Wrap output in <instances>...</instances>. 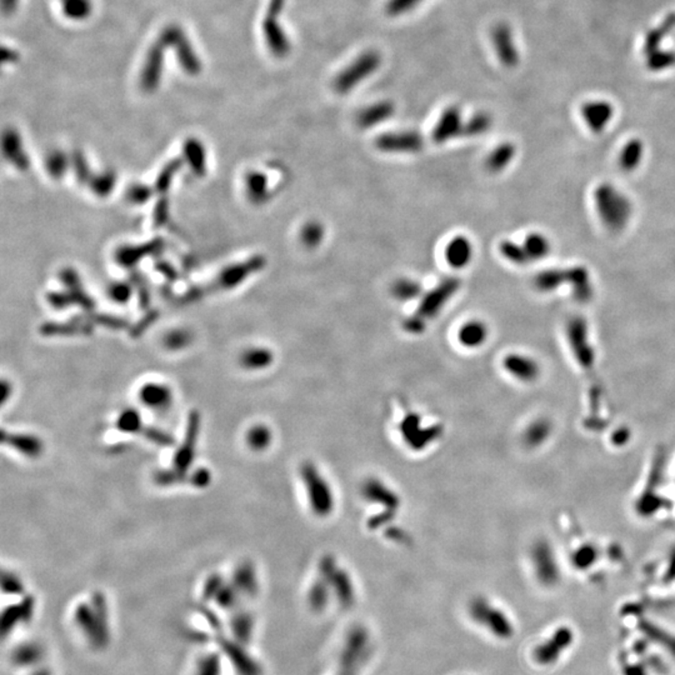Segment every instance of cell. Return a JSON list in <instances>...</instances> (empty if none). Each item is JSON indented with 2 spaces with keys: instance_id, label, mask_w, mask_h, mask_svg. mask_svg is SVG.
<instances>
[{
  "instance_id": "6da1fadb",
  "label": "cell",
  "mask_w": 675,
  "mask_h": 675,
  "mask_svg": "<svg viewBox=\"0 0 675 675\" xmlns=\"http://www.w3.org/2000/svg\"><path fill=\"white\" fill-rule=\"evenodd\" d=\"M593 205L599 222L610 233H622L633 219V200L613 183H599L594 188Z\"/></svg>"
},
{
  "instance_id": "7a4b0ae2",
  "label": "cell",
  "mask_w": 675,
  "mask_h": 675,
  "mask_svg": "<svg viewBox=\"0 0 675 675\" xmlns=\"http://www.w3.org/2000/svg\"><path fill=\"white\" fill-rule=\"evenodd\" d=\"M74 620L94 649H104L110 642L109 612L104 594L94 593L90 603L75 608Z\"/></svg>"
},
{
  "instance_id": "3957f363",
  "label": "cell",
  "mask_w": 675,
  "mask_h": 675,
  "mask_svg": "<svg viewBox=\"0 0 675 675\" xmlns=\"http://www.w3.org/2000/svg\"><path fill=\"white\" fill-rule=\"evenodd\" d=\"M299 474L313 514L327 518L335 508V495L329 480L314 462L303 463Z\"/></svg>"
},
{
  "instance_id": "277c9868",
  "label": "cell",
  "mask_w": 675,
  "mask_h": 675,
  "mask_svg": "<svg viewBox=\"0 0 675 675\" xmlns=\"http://www.w3.org/2000/svg\"><path fill=\"white\" fill-rule=\"evenodd\" d=\"M380 64L382 55L377 50L362 53L335 77L333 84L335 92L340 95L350 93L357 85L373 75L378 70Z\"/></svg>"
},
{
  "instance_id": "5b68a950",
  "label": "cell",
  "mask_w": 675,
  "mask_h": 675,
  "mask_svg": "<svg viewBox=\"0 0 675 675\" xmlns=\"http://www.w3.org/2000/svg\"><path fill=\"white\" fill-rule=\"evenodd\" d=\"M399 433L403 442L411 450L421 452L442 436L443 426L439 424L424 426L421 416L411 411L400 421Z\"/></svg>"
},
{
  "instance_id": "8992f818",
  "label": "cell",
  "mask_w": 675,
  "mask_h": 675,
  "mask_svg": "<svg viewBox=\"0 0 675 675\" xmlns=\"http://www.w3.org/2000/svg\"><path fill=\"white\" fill-rule=\"evenodd\" d=\"M159 38L166 43V47L174 48L178 62L185 73L189 75H198L202 72V62L198 57L192 42L189 40L185 31H183L180 26L176 24L166 26Z\"/></svg>"
},
{
  "instance_id": "52a82bcc",
  "label": "cell",
  "mask_w": 675,
  "mask_h": 675,
  "mask_svg": "<svg viewBox=\"0 0 675 675\" xmlns=\"http://www.w3.org/2000/svg\"><path fill=\"white\" fill-rule=\"evenodd\" d=\"M319 577L328 583L329 588L337 595L343 605H352L355 598V590L352 578L348 571L338 564L337 558L332 554L323 556L319 561Z\"/></svg>"
},
{
  "instance_id": "ba28073f",
  "label": "cell",
  "mask_w": 675,
  "mask_h": 675,
  "mask_svg": "<svg viewBox=\"0 0 675 675\" xmlns=\"http://www.w3.org/2000/svg\"><path fill=\"white\" fill-rule=\"evenodd\" d=\"M566 339L578 363L584 369H592L595 360L592 342L589 339V327L580 315L571 317L566 325Z\"/></svg>"
},
{
  "instance_id": "9c48e42d",
  "label": "cell",
  "mask_w": 675,
  "mask_h": 675,
  "mask_svg": "<svg viewBox=\"0 0 675 675\" xmlns=\"http://www.w3.org/2000/svg\"><path fill=\"white\" fill-rule=\"evenodd\" d=\"M462 286V281L457 276L444 278L438 286L421 298V304L418 307L416 314L423 318L424 320H431L442 312L448 301L457 294Z\"/></svg>"
},
{
  "instance_id": "30bf717a",
  "label": "cell",
  "mask_w": 675,
  "mask_h": 675,
  "mask_svg": "<svg viewBox=\"0 0 675 675\" xmlns=\"http://www.w3.org/2000/svg\"><path fill=\"white\" fill-rule=\"evenodd\" d=\"M424 136L416 130H401L377 136L375 146L390 154H416L424 148Z\"/></svg>"
},
{
  "instance_id": "8fae6325",
  "label": "cell",
  "mask_w": 675,
  "mask_h": 675,
  "mask_svg": "<svg viewBox=\"0 0 675 675\" xmlns=\"http://www.w3.org/2000/svg\"><path fill=\"white\" fill-rule=\"evenodd\" d=\"M219 648L224 657L232 663L238 675H260L261 668L258 662L245 650L244 644L234 638L218 637Z\"/></svg>"
},
{
  "instance_id": "7c38bea8",
  "label": "cell",
  "mask_w": 675,
  "mask_h": 675,
  "mask_svg": "<svg viewBox=\"0 0 675 675\" xmlns=\"http://www.w3.org/2000/svg\"><path fill=\"white\" fill-rule=\"evenodd\" d=\"M166 43L158 38L156 42L151 44L146 52V60L141 68V85L146 92H154L161 83L163 68H164V57H166Z\"/></svg>"
},
{
  "instance_id": "4fadbf2b",
  "label": "cell",
  "mask_w": 675,
  "mask_h": 675,
  "mask_svg": "<svg viewBox=\"0 0 675 675\" xmlns=\"http://www.w3.org/2000/svg\"><path fill=\"white\" fill-rule=\"evenodd\" d=\"M362 495L369 503L382 507V509L395 513L401 507L399 494L382 479L368 478L362 484Z\"/></svg>"
},
{
  "instance_id": "5bb4252c",
  "label": "cell",
  "mask_w": 675,
  "mask_h": 675,
  "mask_svg": "<svg viewBox=\"0 0 675 675\" xmlns=\"http://www.w3.org/2000/svg\"><path fill=\"white\" fill-rule=\"evenodd\" d=\"M492 42L499 62L504 67L514 68L519 63V53L515 45L514 34L507 23H498L492 31Z\"/></svg>"
},
{
  "instance_id": "9a60e30c",
  "label": "cell",
  "mask_w": 675,
  "mask_h": 675,
  "mask_svg": "<svg viewBox=\"0 0 675 675\" xmlns=\"http://www.w3.org/2000/svg\"><path fill=\"white\" fill-rule=\"evenodd\" d=\"M200 414L198 411H192L188 416L187 431L184 436V443L179 448L174 457V468L182 472H187L192 467L193 460L195 457L197 439L200 431Z\"/></svg>"
},
{
  "instance_id": "2e32d148",
  "label": "cell",
  "mask_w": 675,
  "mask_h": 675,
  "mask_svg": "<svg viewBox=\"0 0 675 675\" xmlns=\"http://www.w3.org/2000/svg\"><path fill=\"white\" fill-rule=\"evenodd\" d=\"M281 16L266 13L263 21V37L269 52L276 58H284L291 52V45L284 28L278 18Z\"/></svg>"
},
{
  "instance_id": "e0dca14e",
  "label": "cell",
  "mask_w": 675,
  "mask_h": 675,
  "mask_svg": "<svg viewBox=\"0 0 675 675\" xmlns=\"http://www.w3.org/2000/svg\"><path fill=\"white\" fill-rule=\"evenodd\" d=\"M615 109L607 100H593L582 107L584 123L594 134H602L613 120Z\"/></svg>"
},
{
  "instance_id": "ac0fdd59",
  "label": "cell",
  "mask_w": 675,
  "mask_h": 675,
  "mask_svg": "<svg viewBox=\"0 0 675 675\" xmlns=\"http://www.w3.org/2000/svg\"><path fill=\"white\" fill-rule=\"evenodd\" d=\"M463 125L462 110L455 105L448 107L433 129V141L436 144H444L454 138L462 136Z\"/></svg>"
},
{
  "instance_id": "d6986e66",
  "label": "cell",
  "mask_w": 675,
  "mask_h": 675,
  "mask_svg": "<svg viewBox=\"0 0 675 675\" xmlns=\"http://www.w3.org/2000/svg\"><path fill=\"white\" fill-rule=\"evenodd\" d=\"M36 610V600L31 595L23 598V600L18 604H13L4 608L1 613V637L6 638L19 624H26L31 622Z\"/></svg>"
},
{
  "instance_id": "ffe728a7",
  "label": "cell",
  "mask_w": 675,
  "mask_h": 675,
  "mask_svg": "<svg viewBox=\"0 0 675 675\" xmlns=\"http://www.w3.org/2000/svg\"><path fill=\"white\" fill-rule=\"evenodd\" d=\"M503 367L507 373L523 383H531L538 379L540 374L538 362L525 354L512 353L505 355Z\"/></svg>"
},
{
  "instance_id": "44dd1931",
  "label": "cell",
  "mask_w": 675,
  "mask_h": 675,
  "mask_svg": "<svg viewBox=\"0 0 675 675\" xmlns=\"http://www.w3.org/2000/svg\"><path fill=\"white\" fill-rule=\"evenodd\" d=\"M568 273V284L571 286V294L576 301L579 303H588L592 301L594 296V283H593L592 273L584 265H573L566 268Z\"/></svg>"
},
{
  "instance_id": "7402d4cb",
  "label": "cell",
  "mask_w": 675,
  "mask_h": 675,
  "mask_svg": "<svg viewBox=\"0 0 675 675\" xmlns=\"http://www.w3.org/2000/svg\"><path fill=\"white\" fill-rule=\"evenodd\" d=\"M645 156L644 141L639 138H632L624 144L622 151H619L618 163L619 169L623 173L630 174L643 164Z\"/></svg>"
},
{
  "instance_id": "603a6c76",
  "label": "cell",
  "mask_w": 675,
  "mask_h": 675,
  "mask_svg": "<svg viewBox=\"0 0 675 675\" xmlns=\"http://www.w3.org/2000/svg\"><path fill=\"white\" fill-rule=\"evenodd\" d=\"M474 254L472 242L464 235L454 237L446 248V259L454 269H463L470 264Z\"/></svg>"
},
{
  "instance_id": "cb8c5ba5",
  "label": "cell",
  "mask_w": 675,
  "mask_h": 675,
  "mask_svg": "<svg viewBox=\"0 0 675 675\" xmlns=\"http://www.w3.org/2000/svg\"><path fill=\"white\" fill-rule=\"evenodd\" d=\"M394 113V104L389 100H382L360 110L357 115V124L363 129L373 128L387 122Z\"/></svg>"
},
{
  "instance_id": "d4e9b609",
  "label": "cell",
  "mask_w": 675,
  "mask_h": 675,
  "mask_svg": "<svg viewBox=\"0 0 675 675\" xmlns=\"http://www.w3.org/2000/svg\"><path fill=\"white\" fill-rule=\"evenodd\" d=\"M1 442L16 449V452L29 458L39 457L43 452V443L37 436L1 431Z\"/></svg>"
},
{
  "instance_id": "484cf974",
  "label": "cell",
  "mask_w": 675,
  "mask_h": 675,
  "mask_svg": "<svg viewBox=\"0 0 675 675\" xmlns=\"http://www.w3.org/2000/svg\"><path fill=\"white\" fill-rule=\"evenodd\" d=\"M517 156V146L512 141H504L495 146L485 161V168L492 174L504 172Z\"/></svg>"
},
{
  "instance_id": "4316f807",
  "label": "cell",
  "mask_w": 675,
  "mask_h": 675,
  "mask_svg": "<svg viewBox=\"0 0 675 675\" xmlns=\"http://www.w3.org/2000/svg\"><path fill=\"white\" fill-rule=\"evenodd\" d=\"M489 337V329L482 320H470L465 323L458 334L459 343L463 347L475 349L482 347Z\"/></svg>"
},
{
  "instance_id": "83f0119b",
  "label": "cell",
  "mask_w": 675,
  "mask_h": 675,
  "mask_svg": "<svg viewBox=\"0 0 675 675\" xmlns=\"http://www.w3.org/2000/svg\"><path fill=\"white\" fill-rule=\"evenodd\" d=\"M233 585L238 589V592L247 597H253L259 589L256 573L253 563L244 561L238 566L234 571Z\"/></svg>"
},
{
  "instance_id": "f1b7e54d",
  "label": "cell",
  "mask_w": 675,
  "mask_h": 675,
  "mask_svg": "<svg viewBox=\"0 0 675 675\" xmlns=\"http://www.w3.org/2000/svg\"><path fill=\"white\" fill-rule=\"evenodd\" d=\"M522 244L524 247L525 252L531 263L546 259L551 254V250H553V244L549 237L540 232H531L528 234Z\"/></svg>"
},
{
  "instance_id": "f546056e",
  "label": "cell",
  "mask_w": 675,
  "mask_h": 675,
  "mask_svg": "<svg viewBox=\"0 0 675 675\" xmlns=\"http://www.w3.org/2000/svg\"><path fill=\"white\" fill-rule=\"evenodd\" d=\"M533 283L540 293H553L568 284V273L561 268L541 270L535 276Z\"/></svg>"
},
{
  "instance_id": "4dcf8cb0",
  "label": "cell",
  "mask_w": 675,
  "mask_h": 675,
  "mask_svg": "<svg viewBox=\"0 0 675 675\" xmlns=\"http://www.w3.org/2000/svg\"><path fill=\"white\" fill-rule=\"evenodd\" d=\"M141 401L154 409H161L171 404L172 392L161 384H146L139 393Z\"/></svg>"
},
{
  "instance_id": "1f68e13d",
  "label": "cell",
  "mask_w": 675,
  "mask_h": 675,
  "mask_svg": "<svg viewBox=\"0 0 675 675\" xmlns=\"http://www.w3.org/2000/svg\"><path fill=\"white\" fill-rule=\"evenodd\" d=\"M674 28L675 13H670L669 16H665V19L662 21V24L655 26V28L650 29V31L647 33L644 47H643V50H644L645 54L648 55L650 53L658 50L660 44L664 40V38L666 37Z\"/></svg>"
},
{
  "instance_id": "d6a6232c",
  "label": "cell",
  "mask_w": 675,
  "mask_h": 675,
  "mask_svg": "<svg viewBox=\"0 0 675 675\" xmlns=\"http://www.w3.org/2000/svg\"><path fill=\"white\" fill-rule=\"evenodd\" d=\"M44 657V650L40 645L37 643H26V644L16 647L13 654L11 660L14 664L18 666H34L42 662Z\"/></svg>"
},
{
  "instance_id": "836d02e7",
  "label": "cell",
  "mask_w": 675,
  "mask_h": 675,
  "mask_svg": "<svg viewBox=\"0 0 675 675\" xmlns=\"http://www.w3.org/2000/svg\"><path fill=\"white\" fill-rule=\"evenodd\" d=\"M325 227L319 220H309L301 228V239L303 245L308 249H315L322 244L325 238Z\"/></svg>"
},
{
  "instance_id": "e575fe53",
  "label": "cell",
  "mask_w": 675,
  "mask_h": 675,
  "mask_svg": "<svg viewBox=\"0 0 675 675\" xmlns=\"http://www.w3.org/2000/svg\"><path fill=\"white\" fill-rule=\"evenodd\" d=\"M493 125V118L492 115L487 112H479L477 114L472 115L467 122H464L463 125L462 136H479L483 135L490 130Z\"/></svg>"
},
{
  "instance_id": "d590c367",
  "label": "cell",
  "mask_w": 675,
  "mask_h": 675,
  "mask_svg": "<svg viewBox=\"0 0 675 675\" xmlns=\"http://www.w3.org/2000/svg\"><path fill=\"white\" fill-rule=\"evenodd\" d=\"M253 618L245 612H237L232 618V632L233 638L238 640L242 644L248 643L252 639L253 633Z\"/></svg>"
},
{
  "instance_id": "8d00e7d4",
  "label": "cell",
  "mask_w": 675,
  "mask_h": 675,
  "mask_svg": "<svg viewBox=\"0 0 675 675\" xmlns=\"http://www.w3.org/2000/svg\"><path fill=\"white\" fill-rule=\"evenodd\" d=\"M421 283L409 278L398 279L392 286V294L400 301H414L421 296Z\"/></svg>"
},
{
  "instance_id": "74e56055",
  "label": "cell",
  "mask_w": 675,
  "mask_h": 675,
  "mask_svg": "<svg viewBox=\"0 0 675 675\" xmlns=\"http://www.w3.org/2000/svg\"><path fill=\"white\" fill-rule=\"evenodd\" d=\"M63 14L68 19L80 21L92 14V0H60Z\"/></svg>"
},
{
  "instance_id": "f35d334b",
  "label": "cell",
  "mask_w": 675,
  "mask_h": 675,
  "mask_svg": "<svg viewBox=\"0 0 675 675\" xmlns=\"http://www.w3.org/2000/svg\"><path fill=\"white\" fill-rule=\"evenodd\" d=\"M274 355L266 348H253L245 352L242 363L247 369H264L268 368L270 364L273 363Z\"/></svg>"
},
{
  "instance_id": "ab89813d",
  "label": "cell",
  "mask_w": 675,
  "mask_h": 675,
  "mask_svg": "<svg viewBox=\"0 0 675 675\" xmlns=\"http://www.w3.org/2000/svg\"><path fill=\"white\" fill-rule=\"evenodd\" d=\"M499 250H500V254L503 255L504 258L512 264L526 265L531 263L523 244L513 240H503L499 245Z\"/></svg>"
},
{
  "instance_id": "60d3db41",
  "label": "cell",
  "mask_w": 675,
  "mask_h": 675,
  "mask_svg": "<svg viewBox=\"0 0 675 675\" xmlns=\"http://www.w3.org/2000/svg\"><path fill=\"white\" fill-rule=\"evenodd\" d=\"M273 434L268 426L264 424H256L252 426L247 434V443L255 452H261L271 444Z\"/></svg>"
},
{
  "instance_id": "b9f144b4",
  "label": "cell",
  "mask_w": 675,
  "mask_h": 675,
  "mask_svg": "<svg viewBox=\"0 0 675 675\" xmlns=\"http://www.w3.org/2000/svg\"><path fill=\"white\" fill-rule=\"evenodd\" d=\"M673 67H675L674 50L658 49L647 55V68L652 72H663Z\"/></svg>"
},
{
  "instance_id": "7bdbcfd3",
  "label": "cell",
  "mask_w": 675,
  "mask_h": 675,
  "mask_svg": "<svg viewBox=\"0 0 675 675\" xmlns=\"http://www.w3.org/2000/svg\"><path fill=\"white\" fill-rule=\"evenodd\" d=\"M154 482L161 487H171V485H177V484H190L192 483V474L178 470L176 468H173L172 470L164 469V470H158L154 474Z\"/></svg>"
},
{
  "instance_id": "ee69618b",
  "label": "cell",
  "mask_w": 675,
  "mask_h": 675,
  "mask_svg": "<svg viewBox=\"0 0 675 675\" xmlns=\"http://www.w3.org/2000/svg\"><path fill=\"white\" fill-rule=\"evenodd\" d=\"M144 428L141 423V416L135 409H125L120 413L117 421V429L123 433H141Z\"/></svg>"
},
{
  "instance_id": "f6af8a7d",
  "label": "cell",
  "mask_w": 675,
  "mask_h": 675,
  "mask_svg": "<svg viewBox=\"0 0 675 675\" xmlns=\"http://www.w3.org/2000/svg\"><path fill=\"white\" fill-rule=\"evenodd\" d=\"M330 588L328 585V583L325 580H323L322 578H318L315 583L313 584L310 589H309V595H308V600L310 603V607L313 609H323L328 604V599H329V595H330Z\"/></svg>"
},
{
  "instance_id": "bcb514c9",
  "label": "cell",
  "mask_w": 675,
  "mask_h": 675,
  "mask_svg": "<svg viewBox=\"0 0 675 675\" xmlns=\"http://www.w3.org/2000/svg\"><path fill=\"white\" fill-rule=\"evenodd\" d=\"M248 189L252 199L256 202H264L268 197V179L261 173H253L248 178Z\"/></svg>"
},
{
  "instance_id": "7dc6e473",
  "label": "cell",
  "mask_w": 675,
  "mask_h": 675,
  "mask_svg": "<svg viewBox=\"0 0 675 675\" xmlns=\"http://www.w3.org/2000/svg\"><path fill=\"white\" fill-rule=\"evenodd\" d=\"M195 675H222V660L218 653H209L198 663Z\"/></svg>"
},
{
  "instance_id": "c3c4849f",
  "label": "cell",
  "mask_w": 675,
  "mask_h": 675,
  "mask_svg": "<svg viewBox=\"0 0 675 675\" xmlns=\"http://www.w3.org/2000/svg\"><path fill=\"white\" fill-rule=\"evenodd\" d=\"M239 595L238 589L234 587L233 583H230V584H224L214 600L217 602L219 607L223 608L225 610H230L237 605V603L239 600Z\"/></svg>"
},
{
  "instance_id": "681fc988",
  "label": "cell",
  "mask_w": 675,
  "mask_h": 675,
  "mask_svg": "<svg viewBox=\"0 0 675 675\" xmlns=\"http://www.w3.org/2000/svg\"><path fill=\"white\" fill-rule=\"evenodd\" d=\"M423 1L424 0H388L385 4V11L390 16H404Z\"/></svg>"
},
{
  "instance_id": "f907efd6",
  "label": "cell",
  "mask_w": 675,
  "mask_h": 675,
  "mask_svg": "<svg viewBox=\"0 0 675 675\" xmlns=\"http://www.w3.org/2000/svg\"><path fill=\"white\" fill-rule=\"evenodd\" d=\"M548 436V426L544 421H536L534 424L529 426L524 434V441L530 447L539 446L540 443L546 439Z\"/></svg>"
},
{
  "instance_id": "816d5d0a",
  "label": "cell",
  "mask_w": 675,
  "mask_h": 675,
  "mask_svg": "<svg viewBox=\"0 0 675 675\" xmlns=\"http://www.w3.org/2000/svg\"><path fill=\"white\" fill-rule=\"evenodd\" d=\"M141 433L149 442L154 443L156 446H159V447H173L174 446V439L172 436L166 434L164 431L156 429V428L144 426Z\"/></svg>"
},
{
  "instance_id": "f5cc1de1",
  "label": "cell",
  "mask_w": 675,
  "mask_h": 675,
  "mask_svg": "<svg viewBox=\"0 0 675 675\" xmlns=\"http://www.w3.org/2000/svg\"><path fill=\"white\" fill-rule=\"evenodd\" d=\"M1 589L9 595H21L24 593V585L21 579L6 571L1 573Z\"/></svg>"
},
{
  "instance_id": "db71d44e",
  "label": "cell",
  "mask_w": 675,
  "mask_h": 675,
  "mask_svg": "<svg viewBox=\"0 0 675 675\" xmlns=\"http://www.w3.org/2000/svg\"><path fill=\"white\" fill-rule=\"evenodd\" d=\"M224 579L222 576H219L217 573L212 574L210 577H208L207 582L204 584V588H202V599L204 600H214L218 593L220 592V589L223 588Z\"/></svg>"
},
{
  "instance_id": "11a10c76",
  "label": "cell",
  "mask_w": 675,
  "mask_h": 675,
  "mask_svg": "<svg viewBox=\"0 0 675 675\" xmlns=\"http://www.w3.org/2000/svg\"><path fill=\"white\" fill-rule=\"evenodd\" d=\"M426 320L419 317L418 314H413L411 317L405 318L403 328L406 333L413 335H419L426 329Z\"/></svg>"
},
{
  "instance_id": "9f6ffc18",
  "label": "cell",
  "mask_w": 675,
  "mask_h": 675,
  "mask_svg": "<svg viewBox=\"0 0 675 675\" xmlns=\"http://www.w3.org/2000/svg\"><path fill=\"white\" fill-rule=\"evenodd\" d=\"M210 480H212V474H210L208 469L202 468V469H197L195 472H192V483H190V485L197 487V488H205L210 484Z\"/></svg>"
},
{
  "instance_id": "6f0895ef",
  "label": "cell",
  "mask_w": 675,
  "mask_h": 675,
  "mask_svg": "<svg viewBox=\"0 0 675 675\" xmlns=\"http://www.w3.org/2000/svg\"><path fill=\"white\" fill-rule=\"evenodd\" d=\"M1 58H3V62L4 63H14L18 60L19 54L14 49L4 47L3 48V52H1Z\"/></svg>"
},
{
  "instance_id": "680465c9",
  "label": "cell",
  "mask_w": 675,
  "mask_h": 675,
  "mask_svg": "<svg viewBox=\"0 0 675 675\" xmlns=\"http://www.w3.org/2000/svg\"><path fill=\"white\" fill-rule=\"evenodd\" d=\"M19 0H1V8L6 16H11L16 11Z\"/></svg>"
},
{
  "instance_id": "91938a15",
  "label": "cell",
  "mask_w": 675,
  "mask_h": 675,
  "mask_svg": "<svg viewBox=\"0 0 675 675\" xmlns=\"http://www.w3.org/2000/svg\"><path fill=\"white\" fill-rule=\"evenodd\" d=\"M393 530H394V531H390L389 530V531L387 533L390 540H395V541H398V543H401V541L406 540V533H405L404 530L398 529V528H395V529Z\"/></svg>"
},
{
  "instance_id": "94428289",
  "label": "cell",
  "mask_w": 675,
  "mask_h": 675,
  "mask_svg": "<svg viewBox=\"0 0 675 675\" xmlns=\"http://www.w3.org/2000/svg\"><path fill=\"white\" fill-rule=\"evenodd\" d=\"M11 384H9L8 382H6V380H4V382L1 383V395H0V398H1V403H3V404L6 403V400H8V398L11 396Z\"/></svg>"
}]
</instances>
